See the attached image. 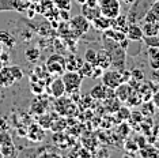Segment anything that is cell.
Here are the masks:
<instances>
[{
  "instance_id": "6da1fadb",
  "label": "cell",
  "mask_w": 159,
  "mask_h": 158,
  "mask_svg": "<svg viewBox=\"0 0 159 158\" xmlns=\"http://www.w3.org/2000/svg\"><path fill=\"white\" fill-rule=\"evenodd\" d=\"M103 45L105 49L109 52L110 59H111V66L120 71H125L126 66V52L118 42L110 40L109 37L105 35L103 37Z\"/></svg>"
},
{
  "instance_id": "7a4b0ae2",
  "label": "cell",
  "mask_w": 159,
  "mask_h": 158,
  "mask_svg": "<svg viewBox=\"0 0 159 158\" xmlns=\"http://www.w3.org/2000/svg\"><path fill=\"white\" fill-rule=\"evenodd\" d=\"M155 0H135L131 4L126 14V21L128 23H139L143 21L144 15L148 12V10L151 8L152 3Z\"/></svg>"
},
{
  "instance_id": "3957f363",
  "label": "cell",
  "mask_w": 159,
  "mask_h": 158,
  "mask_svg": "<svg viewBox=\"0 0 159 158\" xmlns=\"http://www.w3.org/2000/svg\"><path fill=\"white\" fill-rule=\"evenodd\" d=\"M63 82L66 86V93L68 94H76L80 91V86H82V81L83 77L78 71H66L63 74Z\"/></svg>"
},
{
  "instance_id": "277c9868",
  "label": "cell",
  "mask_w": 159,
  "mask_h": 158,
  "mask_svg": "<svg viewBox=\"0 0 159 158\" xmlns=\"http://www.w3.org/2000/svg\"><path fill=\"white\" fill-rule=\"evenodd\" d=\"M124 71H120L117 68L114 70H103L102 75H101V81H102V85L106 86L110 90H114L117 86H120L122 82H125V77L122 75Z\"/></svg>"
},
{
  "instance_id": "5b68a950",
  "label": "cell",
  "mask_w": 159,
  "mask_h": 158,
  "mask_svg": "<svg viewBox=\"0 0 159 158\" xmlns=\"http://www.w3.org/2000/svg\"><path fill=\"white\" fill-rule=\"evenodd\" d=\"M98 6L101 14L106 18H110V19H114L121 12L120 0H98Z\"/></svg>"
},
{
  "instance_id": "8992f818",
  "label": "cell",
  "mask_w": 159,
  "mask_h": 158,
  "mask_svg": "<svg viewBox=\"0 0 159 158\" xmlns=\"http://www.w3.org/2000/svg\"><path fill=\"white\" fill-rule=\"evenodd\" d=\"M29 0H0V12L2 11H19L23 12L29 8Z\"/></svg>"
},
{
  "instance_id": "52a82bcc",
  "label": "cell",
  "mask_w": 159,
  "mask_h": 158,
  "mask_svg": "<svg viewBox=\"0 0 159 158\" xmlns=\"http://www.w3.org/2000/svg\"><path fill=\"white\" fill-rule=\"evenodd\" d=\"M46 67H48V71L50 74H56V75H61L66 72V60L63 59L60 55H53L48 59V63H46Z\"/></svg>"
},
{
  "instance_id": "ba28073f",
  "label": "cell",
  "mask_w": 159,
  "mask_h": 158,
  "mask_svg": "<svg viewBox=\"0 0 159 158\" xmlns=\"http://www.w3.org/2000/svg\"><path fill=\"white\" fill-rule=\"evenodd\" d=\"M126 40L129 41H135V42H142L143 41V30H142V26L139 23H128V27H126Z\"/></svg>"
},
{
  "instance_id": "9c48e42d",
  "label": "cell",
  "mask_w": 159,
  "mask_h": 158,
  "mask_svg": "<svg viewBox=\"0 0 159 158\" xmlns=\"http://www.w3.org/2000/svg\"><path fill=\"white\" fill-rule=\"evenodd\" d=\"M82 7V15L89 21V22H93L94 19H97L98 16H101V10H99V6H95V7H91V6H87L86 3L80 4Z\"/></svg>"
},
{
  "instance_id": "30bf717a",
  "label": "cell",
  "mask_w": 159,
  "mask_h": 158,
  "mask_svg": "<svg viewBox=\"0 0 159 158\" xmlns=\"http://www.w3.org/2000/svg\"><path fill=\"white\" fill-rule=\"evenodd\" d=\"M14 83H16L15 78L12 77V72L10 70V66H4L0 70V86L2 87H10Z\"/></svg>"
},
{
  "instance_id": "8fae6325",
  "label": "cell",
  "mask_w": 159,
  "mask_h": 158,
  "mask_svg": "<svg viewBox=\"0 0 159 158\" xmlns=\"http://www.w3.org/2000/svg\"><path fill=\"white\" fill-rule=\"evenodd\" d=\"M71 25H72V27L76 30L78 34L86 33V31L89 30V27H90V22H89V21L86 19V18L83 16V15H78V16L72 18Z\"/></svg>"
},
{
  "instance_id": "7c38bea8",
  "label": "cell",
  "mask_w": 159,
  "mask_h": 158,
  "mask_svg": "<svg viewBox=\"0 0 159 158\" xmlns=\"http://www.w3.org/2000/svg\"><path fill=\"white\" fill-rule=\"evenodd\" d=\"M50 93L55 98H61L64 94H66V86H64V82L61 78H56L55 81L50 83Z\"/></svg>"
},
{
  "instance_id": "4fadbf2b",
  "label": "cell",
  "mask_w": 159,
  "mask_h": 158,
  "mask_svg": "<svg viewBox=\"0 0 159 158\" xmlns=\"http://www.w3.org/2000/svg\"><path fill=\"white\" fill-rule=\"evenodd\" d=\"M114 90H116V97L120 100V102H126V100H128L129 97H131V94L133 93L131 86L125 85L124 82H122L120 86H117Z\"/></svg>"
},
{
  "instance_id": "5bb4252c",
  "label": "cell",
  "mask_w": 159,
  "mask_h": 158,
  "mask_svg": "<svg viewBox=\"0 0 159 158\" xmlns=\"http://www.w3.org/2000/svg\"><path fill=\"white\" fill-rule=\"evenodd\" d=\"M97 66L101 67L102 70H107L110 66H111V59H110V55L106 49H102L97 53Z\"/></svg>"
},
{
  "instance_id": "9a60e30c",
  "label": "cell",
  "mask_w": 159,
  "mask_h": 158,
  "mask_svg": "<svg viewBox=\"0 0 159 158\" xmlns=\"http://www.w3.org/2000/svg\"><path fill=\"white\" fill-rule=\"evenodd\" d=\"M109 90L110 89H107L106 86L99 83V85L94 86L91 90H90V95H91L93 98H95V100H106L107 97H109V94H107Z\"/></svg>"
},
{
  "instance_id": "2e32d148",
  "label": "cell",
  "mask_w": 159,
  "mask_h": 158,
  "mask_svg": "<svg viewBox=\"0 0 159 158\" xmlns=\"http://www.w3.org/2000/svg\"><path fill=\"white\" fill-rule=\"evenodd\" d=\"M140 26H142L144 37L159 34V22H144L143 21V25H140Z\"/></svg>"
},
{
  "instance_id": "e0dca14e",
  "label": "cell",
  "mask_w": 159,
  "mask_h": 158,
  "mask_svg": "<svg viewBox=\"0 0 159 158\" xmlns=\"http://www.w3.org/2000/svg\"><path fill=\"white\" fill-rule=\"evenodd\" d=\"M144 22H159V2H154L151 8L143 18ZM142 21V22H143Z\"/></svg>"
},
{
  "instance_id": "ac0fdd59",
  "label": "cell",
  "mask_w": 159,
  "mask_h": 158,
  "mask_svg": "<svg viewBox=\"0 0 159 158\" xmlns=\"http://www.w3.org/2000/svg\"><path fill=\"white\" fill-rule=\"evenodd\" d=\"M91 23L94 25V27H95L97 30H103V31H106L107 29L111 27V25H113V19H110V18H106V16L101 15V16L97 18V19H94Z\"/></svg>"
},
{
  "instance_id": "d6986e66",
  "label": "cell",
  "mask_w": 159,
  "mask_h": 158,
  "mask_svg": "<svg viewBox=\"0 0 159 158\" xmlns=\"http://www.w3.org/2000/svg\"><path fill=\"white\" fill-rule=\"evenodd\" d=\"M0 42H2L3 46H7L8 49H12L15 48L16 45V38L14 37L11 33L6 30H0Z\"/></svg>"
},
{
  "instance_id": "ffe728a7",
  "label": "cell",
  "mask_w": 159,
  "mask_h": 158,
  "mask_svg": "<svg viewBox=\"0 0 159 158\" xmlns=\"http://www.w3.org/2000/svg\"><path fill=\"white\" fill-rule=\"evenodd\" d=\"M148 63H150V67L152 70H158L159 68V48H151L148 46Z\"/></svg>"
},
{
  "instance_id": "44dd1931",
  "label": "cell",
  "mask_w": 159,
  "mask_h": 158,
  "mask_svg": "<svg viewBox=\"0 0 159 158\" xmlns=\"http://www.w3.org/2000/svg\"><path fill=\"white\" fill-rule=\"evenodd\" d=\"M0 156L2 158H12L16 156V149L14 146V143L11 145H3L0 146Z\"/></svg>"
},
{
  "instance_id": "7402d4cb",
  "label": "cell",
  "mask_w": 159,
  "mask_h": 158,
  "mask_svg": "<svg viewBox=\"0 0 159 158\" xmlns=\"http://www.w3.org/2000/svg\"><path fill=\"white\" fill-rule=\"evenodd\" d=\"M93 70H94V66H93V64H90V63H87V62H83L82 66L79 67L78 72L80 74L82 77H89V78H91Z\"/></svg>"
},
{
  "instance_id": "603a6c76",
  "label": "cell",
  "mask_w": 159,
  "mask_h": 158,
  "mask_svg": "<svg viewBox=\"0 0 159 158\" xmlns=\"http://www.w3.org/2000/svg\"><path fill=\"white\" fill-rule=\"evenodd\" d=\"M97 53L98 52H97L95 49L89 48L87 51L84 52V62L93 64V66H97Z\"/></svg>"
},
{
  "instance_id": "cb8c5ba5",
  "label": "cell",
  "mask_w": 159,
  "mask_h": 158,
  "mask_svg": "<svg viewBox=\"0 0 159 158\" xmlns=\"http://www.w3.org/2000/svg\"><path fill=\"white\" fill-rule=\"evenodd\" d=\"M143 42L151 48H159V34L150 35V37H143Z\"/></svg>"
},
{
  "instance_id": "d4e9b609",
  "label": "cell",
  "mask_w": 159,
  "mask_h": 158,
  "mask_svg": "<svg viewBox=\"0 0 159 158\" xmlns=\"http://www.w3.org/2000/svg\"><path fill=\"white\" fill-rule=\"evenodd\" d=\"M56 7L61 8V11H70L72 6V0H52Z\"/></svg>"
},
{
  "instance_id": "484cf974",
  "label": "cell",
  "mask_w": 159,
  "mask_h": 158,
  "mask_svg": "<svg viewBox=\"0 0 159 158\" xmlns=\"http://www.w3.org/2000/svg\"><path fill=\"white\" fill-rule=\"evenodd\" d=\"M26 56H27V60L29 62H37L39 59V51L37 48H30V49H26Z\"/></svg>"
},
{
  "instance_id": "4316f807",
  "label": "cell",
  "mask_w": 159,
  "mask_h": 158,
  "mask_svg": "<svg viewBox=\"0 0 159 158\" xmlns=\"http://www.w3.org/2000/svg\"><path fill=\"white\" fill-rule=\"evenodd\" d=\"M12 142V136L10 135V132H7V131H0V146H3V145H11Z\"/></svg>"
},
{
  "instance_id": "83f0119b",
  "label": "cell",
  "mask_w": 159,
  "mask_h": 158,
  "mask_svg": "<svg viewBox=\"0 0 159 158\" xmlns=\"http://www.w3.org/2000/svg\"><path fill=\"white\" fill-rule=\"evenodd\" d=\"M10 70H11L12 77L15 78L16 82L22 81V78H23V71H22V68H20L19 66H10Z\"/></svg>"
},
{
  "instance_id": "f1b7e54d",
  "label": "cell",
  "mask_w": 159,
  "mask_h": 158,
  "mask_svg": "<svg viewBox=\"0 0 159 158\" xmlns=\"http://www.w3.org/2000/svg\"><path fill=\"white\" fill-rule=\"evenodd\" d=\"M152 104H154V106L159 108V90L152 95Z\"/></svg>"
},
{
  "instance_id": "f546056e",
  "label": "cell",
  "mask_w": 159,
  "mask_h": 158,
  "mask_svg": "<svg viewBox=\"0 0 159 158\" xmlns=\"http://www.w3.org/2000/svg\"><path fill=\"white\" fill-rule=\"evenodd\" d=\"M86 4L87 6H91V7H95V6H98V0H86Z\"/></svg>"
},
{
  "instance_id": "4dcf8cb0",
  "label": "cell",
  "mask_w": 159,
  "mask_h": 158,
  "mask_svg": "<svg viewBox=\"0 0 159 158\" xmlns=\"http://www.w3.org/2000/svg\"><path fill=\"white\" fill-rule=\"evenodd\" d=\"M152 78L155 79V81H159V68H158V70H154V72H152Z\"/></svg>"
},
{
  "instance_id": "1f68e13d",
  "label": "cell",
  "mask_w": 159,
  "mask_h": 158,
  "mask_svg": "<svg viewBox=\"0 0 159 158\" xmlns=\"http://www.w3.org/2000/svg\"><path fill=\"white\" fill-rule=\"evenodd\" d=\"M122 3H125V4H132L133 2H135V0H121Z\"/></svg>"
},
{
  "instance_id": "d6a6232c",
  "label": "cell",
  "mask_w": 159,
  "mask_h": 158,
  "mask_svg": "<svg viewBox=\"0 0 159 158\" xmlns=\"http://www.w3.org/2000/svg\"><path fill=\"white\" fill-rule=\"evenodd\" d=\"M4 66H6V64H4V62H3V60H2V59H0V70H2V68H3V67H4Z\"/></svg>"
},
{
  "instance_id": "836d02e7",
  "label": "cell",
  "mask_w": 159,
  "mask_h": 158,
  "mask_svg": "<svg viewBox=\"0 0 159 158\" xmlns=\"http://www.w3.org/2000/svg\"><path fill=\"white\" fill-rule=\"evenodd\" d=\"M3 51H4V46H3V45H2V42H0V55L3 53Z\"/></svg>"
},
{
  "instance_id": "e575fe53",
  "label": "cell",
  "mask_w": 159,
  "mask_h": 158,
  "mask_svg": "<svg viewBox=\"0 0 159 158\" xmlns=\"http://www.w3.org/2000/svg\"><path fill=\"white\" fill-rule=\"evenodd\" d=\"M29 2H31V3H39L41 0H29Z\"/></svg>"
},
{
  "instance_id": "d590c367",
  "label": "cell",
  "mask_w": 159,
  "mask_h": 158,
  "mask_svg": "<svg viewBox=\"0 0 159 158\" xmlns=\"http://www.w3.org/2000/svg\"><path fill=\"white\" fill-rule=\"evenodd\" d=\"M158 146H159V142H158ZM158 149H159V147H158Z\"/></svg>"
},
{
  "instance_id": "8d00e7d4",
  "label": "cell",
  "mask_w": 159,
  "mask_h": 158,
  "mask_svg": "<svg viewBox=\"0 0 159 158\" xmlns=\"http://www.w3.org/2000/svg\"><path fill=\"white\" fill-rule=\"evenodd\" d=\"M155 2H159V0H155Z\"/></svg>"
},
{
  "instance_id": "74e56055",
  "label": "cell",
  "mask_w": 159,
  "mask_h": 158,
  "mask_svg": "<svg viewBox=\"0 0 159 158\" xmlns=\"http://www.w3.org/2000/svg\"><path fill=\"white\" fill-rule=\"evenodd\" d=\"M0 158H2V156H0Z\"/></svg>"
}]
</instances>
